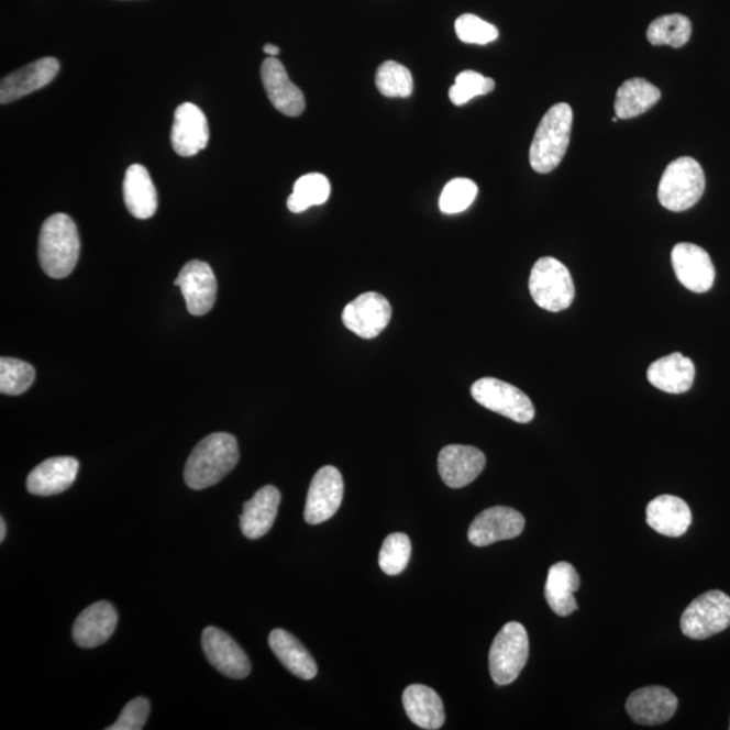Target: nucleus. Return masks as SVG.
Segmentation results:
<instances>
[{
	"mask_svg": "<svg viewBox=\"0 0 730 730\" xmlns=\"http://www.w3.org/2000/svg\"><path fill=\"white\" fill-rule=\"evenodd\" d=\"M473 398L488 410L518 423L531 422L534 406L531 398L520 388L496 378H483L471 387Z\"/></svg>",
	"mask_w": 730,
	"mask_h": 730,
	"instance_id": "nucleus-8",
	"label": "nucleus"
},
{
	"mask_svg": "<svg viewBox=\"0 0 730 730\" xmlns=\"http://www.w3.org/2000/svg\"><path fill=\"white\" fill-rule=\"evenodd\" d=\"M574 113L568 103L552 106L534 133L529 161L539 174L552 173L567 153Z\"/></svg>",
	"mask_w": 730,
	"mask_h": 730,
	"instance_id": "nucleus-3",
	"label": "nucleus"
},
{
	"mask_svg": "<svg viewBox=\"0 0 730 730\" xmlns=\"http://www.w3.org/2000/svg\"><path fill=\"white\" fill-rule=\"evenodd\" d=\"M344 498V480L333 465L317 471L305 506V520L310 526L331 520L338 513Z\"/></svg>",
	"mask_w": 730,
	"mask_h": 730,
	"instance_id": "nucleus-9",
	"label": "nucleus"
},
{
	"mask_svg": "<svg viewBox=\"0 0 730 730\" xmlns=\"http://www.w3.org/2000/svg\"><path fill=\"white\" fill-rule=\"evenodd\" d=\"M118 615L113 605L100 600L88 606L76 618L73 638L80 648H97L108 641L115 632Z\"/></svg>",
	"mask_w": 730,
	"mask_h": 730,
	"instance_id": "nucleus-21",
	"label": "nucleus"
},
{
	"mask_svg": "<svg viewBox=\"0 0 730 730\" xmlns=\"http://www.w3.org/2000/svg\"><path fill=\"white\" fill-rule=\"evenodd\" d=\"M693 33L692 21L682 14H670L657 18L648 27L646 38L652 45H668L682 48L688 43Z\"/></svg>",
	"mask_w": 730,
	"mask_h": 730,
	"instance_id": "nucleus-31",
	"label": "nucleus"
},
{
	"mask_svg": "<svg viewBox=\"0 0 730 730\" xmlns=\"http://www.w3.org/2000/svg\"><path fill=\"white\" fill-rule=\"evenodd\" d=\"M486 467V456L468 445H449L439 453L441 479L451 488L468 486Z\"/></svg>",
	"mask_w": 730,
	"mask_h": 730,
	"instance_id": "nucleus-17",
	"label": "nucleus"
},
{
	"mask_svg": "<svg viewBox=\"0 0 730 730\" xmlns=\"http://www.w3.org/2000/svg\"><path fill=\"white\" fill-rule=\"evenodd\" d=\"M268 643L276 657L291 674L303 681L316 678L317 663L296 635L283 629H275L269 634Z\"/></svg>",
	"mask_w": 730,
	"mask_h": 730,
	"instance_id": "nucleus-28",
	"label": "nucleus"
},
{
	"mask_svg": "<svg viewBox=\"0 0 730 730\" xmlns=\"http://www.w3.org/2000/svg\"><path fill=\"white\" fill-rule=\"evenodd\" d=\"M123 199H125L129 213L137 220H150L156 214L157 190L148 169L144 166L133 164L128 168L125 179H123Z\"/></svg>",
	"mask_w": 730,
	"mask_h": 730,
	"instance_id": "nucleus-26",
	"label": "nucleus"
},
{
	"mask_svg": "<svg viewBox=\"0 0 730 730\" xmlns=\"http://www.w3.org/2000/svg\"><path fill=\"white\" fill-rule=\"evenodd\" d=\"M240 461L237 440L229 433H213L200 441L188 457L185 480L192 490H204L232 473Z\"/></svg>",
	"mask_w": 730,
	"mask_h": 730,
	"instance_id": "nucleus-1",
	"label": "nucleus"
},
{
	"mask_svg": "<svg viewBox=\"0 0 730 730\" xmlns=\"http://www.w3.org/2000/svg\"><path fill=\"white\" fill-rule=\"evenodd\" d=\"M79 473L74 457H52L35 467L27 476V491L33 496L52 497L67 491Z\"/></svg>",
	"mask_w": 730,
	"mask_h": 730,
	"instance_id": "nucleus-20",
	"label": "nucleus"
},
{
	"mask_svg": "<svg viewBox=\"0 0 730 730\" xmlns=\"http://www.w3.org/2000/svg\"><path fill=\"white\" fill-rule=\"evenodd\" d=\"M331 182L325 175L308 174L294 185V191L287 199V208L291 213H303L311 206H320L331 197Z\"/></svg>",
	"mask_w": 730,
	"mask_h": 730,
	"instance_id": "nucleus-30",
	"label": "nucleus"
},
{
	"mask_svg": "<svg viewBox=\"0 0 730 730\" xmlns=\"http://www.w3.org/2000/svg\"><path fill=\"white\" fill-rule=\"evenodd\" d=\"M729 729H730V726H729Z\"/></svg>",
	"mask_w": 730,
	"mask_h": 730,
	"instance_id": "nucleus-41",
	"label": "nucleus"
},
{
	"mask_svg": "<svg viewBox=\"0 0 730 730\" xmlns=\"http://www.w3.org/2000/svg\"><path fill=\"white\" fill-rule=\"evenodd\" d=\"M175 286L180 287L187 310L192 316L208 314L215 303L217 279L208 263L191 261L180 270Z\"/></svg>",
	"mask_w": 730,
	"mask_h": 730,
	"instance_id": "nucleus-14",
	"label": "nucleus"
},
{
	"mask_svg": "<svg viewBox=\"0 0 730 730\" xmlns=\"http://www.w3.org/2000/svg\"><path fill=\"white\" fill-rule=\"evenodd\" d=\"M730 627V597L711 590L694 599L681 618L683 634L693 640H705Z\"/></svg>",
	"mask_w": 730,
	"mask_h": 730,
	"instance_id": "nucleus-7",
	"label": "nucleus"
},
{
	"mask_svg": "<svg viewBox=\"0 0 730 730\" xmlns=\"http://www.w3.org/2000/svg\"><path fill=\"white\" fill-rule=\"evenodd\" d=\"M678 698L662 686L639 688L629 696L627 711L640 726H661L674 717L678 709Z\"/></svg>",
	"mask_w": 730,
	"mask_h": 730,
	"instance_id": "nucleus-16",
	"label": "nucleus"
},
{
	"mask_svg": "<svg viewBox=\"0 0 730 730\" xmlns=\"http://www.w3.org/2000/svg\"><path fill=\"white\" fill-rule=\"evenodd\" d=\"M210 131L208 118L193 103H182L175 111L170 143L181 157L196 156L209 144Z\"/></svg>",
	"mask_w": 730,
	"mask_h": 730,
	"instance_id": "nucleus-15",
	"label": "nucleus"
},
{
	"mask_svg": "<svg viewBox=\"0 0 730 730\" xmlns=\"http://www.w3.org/2000/svg\"><path fill=\"white\" fill-rule=\"evenodd\" d=\"M494 88H496V81L491 78H486L475 70H464L457 75L455 85L450 88V99L453 104L463 106L471 99L487 96Z\"/></svg>",
	"mask_w": 730,
	"mask_h": 730,
	"instance_id": "nucleus-36",
	"label": "nucleus"
},
{
	"mask_svg": "<svg viewBox=\"0 0 730 730\" xmlns=\"http://www.w3.org/2000/svg\"><path fill=\"white\" fill-rule=\"evenodd\" d=\"M692 521V510L679 497L661 496L646 506L648 526L667 538H681L688 531Z\"/></svg>",
	"mask_w": 730,
	"mask_h": 730,
	"instance_id": "nucleus-23",
	"label": "nucleus"
},
{
	"mask_svg": "<svg viewBox=\"0 0 730 730\" xmlns=\"http://www.w3.org/2000/svg\"><path fill=\"white\" fill-rule=\"evenodd\" d=\"M526 528V518L511 508L496 506L475 518L468 529V540L476 546H487L498 541L518 538Z\"/></svg>",
	"mask_w": 730,
	"mask_h": 730,
	"instance_id": "nucleus-12",
	"label": "nucleus"
},
{
	"mask_svg": "<svg viewBox=\"0 0 730 730\" xmlns=\"http://www.w3.org/2000/svg\"><path fill=\"white\" fill-rule=\"evenodd\" d=\"M580 578L578 571L573 564L558 562L548 571L545 583V598L551 609L557 616L567 617L578 610V604L574 597L578 591Z\"/></svg>",
	"mask_w": 730,
	"mask_h": 730,
	"instance_id": "nucleus-25",
	"label": "nucleus"
},
{
	"mask_svg": "<svg viewBox=\"0 0 730 730\" xmlns=\"http://www.w3.org/2000/svg\"><path fill=\"white\" fill-rule=\"evenodd\" d=\"M280 499L278 488L264 486L248 502L244 504L240 527L246 539H262L273 529L276 516H278Z\"/></svg>",
	"mask_w": 730,
	"mask_h": 730,
	"instance_id": "nucleus-22",
	"label": "nucleus"
},
{
	"mask_svg": "<svg viewBox=\"0 0 730 730\" xmlns=\"http://www.w3.org/2000/svg\"><path fill=\"white\" fill-rule=\"evenodd\" d=\"M5 533H8V528H5L4 518L2 517L0 518V543L4 540Z\"/></svg>",
	"mask_w": 730,
	"mask_h": 730,
	"instance_id": "nucleus-40",
	"label": "nucleus"
},
{
	"mask_svg": "<svg viewBox=\"0 0 730 730\" xmlns=\"http://www.w3.org/2000/svg\"><path fill=\"white\" fill-rule=\"evenodd\" d=\"M391 316V305L385 297L378 292H365L345 306L343 322L358 338L373 340L385 331Z\"/></svg>",
	"mask_w": 730,
	"mask_h": 730,
	"instance_id": "nucleus-10",
	"label": "nucleus"
},
{
	"mask_svg": "<svg viewBox=\"0 0 730 730\" xmlns=\"http://www.w3.org/2000/svg\"><path fill=\"white\" fill-rule=\"evenodd\" d=\"M662 98L656 86L641 78L629 79L618 88L615 111L620 120H632L634 117L646 113Z\"/></svg>",
	"mask_w": 730,
	"mask_h": 730,
	"instance_id": "nucleus-29",
	"label": "nucleus"
},
{
	"mask_svg": "<svg viewBox=\"0 0 730 730\" xmlns=\"http://www.w3.org/2000/svg\"><path fill=\"white\" fill-rule=\"evenodd\" d=\"M262 80L270 103L279 113L299 117L306 108L303 92L288 78L285 66L276 57H269L262 66Z\"/></svg>",
	"mask_w": 730,
	"mask_h": 730,
	"instance_id": "nucleus-18",
	"label": "nucleus"
},
{
	"mask_svg": "<svg viewBox=\"0 0 730 730\" xmlns=\"http://www.w3.org/2000/svg\"><path fill=\"white\" fill-rule=\"evenodd\" d=\"M202 646L206 657L218 673L232 679H244L251 674L252 665L243 648L221 629L206 628Z\"/></svg>",
	"mask_w": 730,
	"mask_h": 730,
	"instance_id": "nucleus-11",
	"label": "nucleus"
},
{
	"mask_svg": "<svg viewBox=\"0 0 730 730\" xmlns=\"http://www.w3.org/2000/svg\"><path fill=\"white\" fill-rule=\"evenodd\" d=\"M151 711L150 700L143 697L134 698L122 709L120 717L108 730H141L148 721Z\"/></svg>",
	"mask_w": 730,
	"mask_h": 730,
	"instance_id": "nucleus-38",
	"label": "nucleus"
},
{
	"mask_svg": "<svg viewBox=\"0 0 730 730\" xmlns=\"http://www.w3.org/2000/svg\"><path fill=\"white\" fill-rule=\"evenodd\" d=\"M705 186L699 163L692 157H679L665 168L657 197L663 208L679 213L692 209L703 198Z\"/></svg>",
	"mask_w": 730,
	"mask_h": 730,
	"instance_id": "nucleus-4",
	"label": "nucleus"
},
{
	"mask_svg": "<svg viewBox=\"0 0 730 730\" xmlns=\"http://www.w3.org/2000/svg\"><path fill=\"white\" fill-rule=\"evenodd\" d=\"M528 657L527 629L520 622L506 623L494 639L488 656L493 681L499 686L510 685L520 676Z\"/></svg>",
	"mask_w": 730,
	"mask_h": 730,
	"instance_id": "nucleus-6",
	"label": "nucleus"
},
{
	"mask_svg": "<svg viewBox=\"0 0 730 730\" xmlns=\"http://www.w3.org/2000/svg\"><path fill=\"white\" fill-rule=\"evenodd\" d=\"M263 51H264V53H266V55H268L269 57H276V56H278L279 53H280V49L278 48V46L273 45V44H267L266 46H264V49H263Z\"/></svg>",
	"mask_w": 730,
	"mask_h": 730,
	"instance_id": "nucleus-39",
	"label": "nucleus"
},
{
	"mask_svg": "<svg viewBox=\"0 0 730 730\" xmlns=\"http://www.w3.org/2000/svg\"><path fill=\"white\" fill-rule=\"evenodd\" d=\"M648 380L653 387L668 394H683L690 390L694 378H696V367L690 358L683 356L682 353L659 358L650 365L646 370Z\"/></svg>",
	"mask_w": 730,
	"mask_h": 730,
	"instance_id": "nucleus-24",
	"label": "nucleus"
},
{
	"mask_svg": "<svg viewBox=\"0 0 730 730\" xmlns=\"http://www.w3.org/2000/svg\"><path fill=\"white\" fill-rule=\"evenodd\" d=\"M375 81L381 96L387 98H409L414 88L410 70L396 62L383 63Z\"/></svg>",
	"mask_w": 730,
	"mask_h": 730,
	"instance_id": "nucleus-32",
	"label": "nucleus"
},
{
	"mask_svg": "<svg viewBox=\"0 0 730 730\" xmlns=\"http://www.w3.org/2000/svg\"><path fill=\"white\" fill-rule=\"evenodd\" d=\"M80 237L73 218L53 214L41 228L38 258L41 268L52 279L67 278L78 264Z\"/></svg>",
	"mask_w": 730,
	"mask_h": 730,
	"instance_id": "nucleus-2",
	"label": "nucleus"
},
{
	"mask_svg": "<svg viewBox=\"0 0 730 730\" xmlns=\"http://www.w3.org/2000/svg\"><path fill=\"white\" fill-rule=\"evenodd\" d=\"M478 196V186L473 180L453 179L444 187L440 197V210L444 214H458L467 210Z\"/></svg>",
	"mask_w": 730,
	"mask_h": 730,
	"instance_id": "nucleus-35",
	"label": "nucleus"
},
{
	"mask_svg": "<svg viewBox=\"0 0 730 730\" xmlns=\"http://www.w3.org/2000/svg\"><path fill=\"white\" fill-rule=\"evenodd\" d=\"M402 700L406 715L417 727L438 730L444 726V704L433 688L411 685L406 688Z\"/></svg>",
	"mask_w": 730,
	"mask_h": 730,
	"instance_id": "nucleus-27",
	"label": "nucleus"
},
{
	"mask_svg": "<svg viewBox=\"0 0 730 730\" xmlns=\"http://www.w3.org/2000/svg\"><path fill=\"white\" fill-rule=\"evenodd\" d=\"M60 70V63L55 57H44L14 70L0 84V103L8 104L48 86Z\"/></svg>",
	"mask_w": 730,
	"mask_h": 730,
	"instance_id": "nucleus-19",
	"label": "nucleus"
},
{
	"mask_svg": "<svg viewBox=\"0 0 730 730\" xmlns=\"http://www.w3.org/2000/svg\"><path fill=\"white\" fill-rule=\"evenodd\" d=\"M457 37L465 44L487 45L498 38V29L474 14L458 16L455 23Z\"/></svg>",
	"mask_w": 730,
	"mask_h": 730,
	"instance_id": "nucleus-37",
	"label": "nucleus"
},
{
	"mask_svg": "<svg viewBox=\"0 0 730 730\" xmlns=\"http://www.w3.org/2000/svg\"><path fill=\"white\" fill-rule=\"evenodd\" d=\"M529 291L535 305L551 313L568 309L575 298L573 276L555 257H541L535 262Z\"/></svg>",
	"mask_w": 730,
	"mask_h": 730,
	"instance_id": "nucleus-5",
	"label": "nucleus"
},
{
	"mask_svg": "<svg viewBox=\"0 0 730 730\" xmlns=\"http://www.w3.org/2000/svg\"><path fill=\"white\" fill-rule=\"evenodd\" d=\"M35 369L18 358H0V391L4 396H21L32 387Z\"/></svg>",
	"mask_w": 730,
	"mask_h": 730,
	"instance_id": "nucleus-33",
	"label": "nucleus"
},
{
	"mask_svg": "<svg viewBox=\"0 0 730 730\" xmlns=\"http://www.w3.org/2000/svg\"><path fill=\"white\" fill-rule=\"evenodd\" d=\"M671 262L676 278L693 292L709 291L715 285L716 269L709 253L696 244L681 243L674 246Z\"/></svg>",
	"mask_w": 730,
	"mask_h": 730,
	"instance_id": "nucleus-13",
	"label": "nucleus"
},
{
	"mask_svg": "<svg viewBox=\"0 0 730 730\" xmlns=\"http://www.w3.org/2000/svg\"><path fill=\"white\" fill-rule=\"evenodd\" d=\"M411 555V543L408 534L392 533L388 535L379 552V565L387 575H399L408 567Z\"/></svg>",
	"mask_w": 730,
	"mask_h": 730,
	"instance_id": "nucleus-34",
	"label": "nucleus"
}]
</instances>
